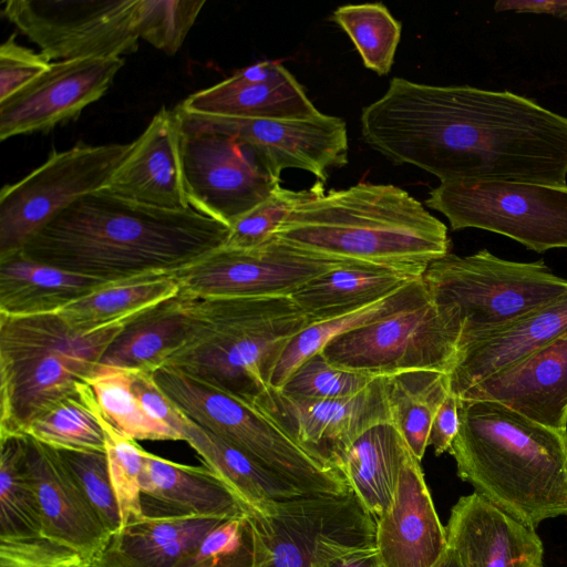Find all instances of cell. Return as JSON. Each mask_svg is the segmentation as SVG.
Returning a JSON list of instances; mask_svg holds the SVG:
<instances>
[{
    "mask_svg": "<svg viewBox=\"0 0 567 567\" xmlns=\"http://www.w3.org/2000/svg\"><path fill=\"white\" fill-rule=\"evenodd\" d=\"M131 372L133 391L145 413L183 436L186 415L159 388L154 372L138 369H131Z\"/></svg>",
    "mask_w": 567,
    "mask_h": 567,
    "instance_id": "c3c4849f",
    "label": "cell"
},
{
    "mask_svg": "<svg viewBox=\"0 0 567 567\" xmlns=\"http://www.w3.org/2000/svg\"><path fill=\"white\" fill-rule=\"evenodd\" d=\"M103 525L114 535L123 527L118 502L113 489L105 452L56 450Z\"/></svg>",
    "mask_w": 567,
    "mask_h": 567,
    "instance_id": "f6af8a7d",
    "label": "cell"
},
{
    "mask_svg": "<svg viewBox=\"0 0 567 567\" xmlns=\"http://www.w3.org/2000/svg\"><path fill=\"white\" fill-rule=\"evenodd\" d=\"M421 277L393 266L351 261L311 279L290 297L311 324L377 302Z\"/></svg>",
    "mask_w": 567,
    "mask_h": 567,
    "instance_id": "4316f807",
    "label": "cell"
},
{
    "mask_svg": "<svg viewBox=\"0 0 567 567\" xmlns=\"http://www.w3.org/2000/svg\"><path fill=\"white\" fill-rule=\"evenodd\" d=\"M258 546L247 516L223 518L175 567H257Z\"/></svg>",
    "mask_w": 567,
    "mask_h": 567,
    "instance_id": "ab89813d",
    "label": "cell"
},
{
    "mask_svg": "<svg viewBox=\"0 0 567 567\" xmlns=\"http://www.w3.org/2000/svg\"><path fill=\"white\" fill-rule=\"evenodd\" d=\"M29 436L55 450L105 452L99 405L86 381L35 417Z\"/></svg>",
    "mask_w": 567,
    "mask_h": 567,
    "instance_id": "d590c367",
    "label": "cell"
},
{
    "mask_svg": "<svg viewBox=\"0 0 567 567\" xmlns=\"http://www.w3.org/2000/svg\"><path fill=\"white\" fill-rule=\"evenodd\" d=\"M183 130L221 133L248 145L280 178L284 169L309 172L324 183L329 171L348 163L346 122L319 113L305 120L239 118L193 113L175 106Z\"/></svg>",
    "mask_w": 567,
    "mask_h": 567,
    "instance_id": "2e32d148",
    "label": "cell"
},
{
    "mask_svg": "<svg viewBox=\"0 0 567 567\" xmlns=\"http://www.w3.org/2000/svg\"><path fill=\"white\" fill-rule=\"evenodd\" d=\"M178 106L187 112L239 118L305 120L320 111L303 86L278 61H260L193 93Z\"/></svg>",
    "mask_w": 567,
    "mask_h": 567,
    "instance_id": "44dd1931",
    "label": "cell"
},
{
    "mask_svg": "<svg viewBox=\"0 0 567 567\" xmlns=\"http://www.w3.org/2000/svg\"><path fill=\"white\" fill-rule=\"evenodd\" d=\"M422 280L435 302L458 311L461 339L498 329L567 292V279L543 260L512 261L487 249L449 252L427 266Z\"/></svg>",
    "mask_w": 567,
    "mask_h": 567,
    "instance_id": "ba28073f",
    "label": "cell"
},
{
    "mask_svg": "<svg viewBox=\"0 0 567 567\" xmlns=\"http://www.w3.org/2000/svg\"><path fill=\"white\" fill-rule=\"evenodd\" d=\"M99 419L105 437L109 474L121 509L123 527L143 518L141 475L145 450L116 431L103 416Z\"/></svg>",
    "mask_w": 567,
    "mask_h": 567,
    "instance_id": "b9f144b4",
    "label": "cell"
},
{
    "mask_svg": "<svg viewBox=\"0 0 567 567\" xmlns=\"http://www.w3.org/2000/svg\"><path fill=\"white\" fill-rule=\"evenodd\" d=\"M179 291L177 272L140 275L105 282L58 313L73 329L91 331L132 319Z\"/></svg>",
    "mask_w": 567,
    "mask_h": 567,
    "instance_id": "d6a6232c",
    "label": "cell"
},
{
    "mask_svg": "<svg viewBox=\"0 0 567 567\" xmlns=\"http://www.w3.org/2000/svg\"><path fill=\"white\" fill-rule=\"evenodd\" d=\"M462 330L458 311L435 302L426 291L410 305L336 337L321 352L336 365L375 375L412 370L450 374Z\"/></svg>",
    "mask_w": 567,
    "mask_h": 567,
    "instance_id": "9c48e42d",
    "label": "cell"
},
{
    "mask_svg": "<svg viewBox=\"0 0 567 567\" xmlns=\"http://www.w3.org/2000/svg\"><path fill=\"white\" fill-rule=\"evenodd\" d=\"M458 399L497 402L543 425L567 429V330Z\"/></svg>",
    "mask_w": 567,
    "mask_h": 567,
    "instance_id": "ffe728a7",
    "label": "cell"
},
{
    "mask_svg": "<svg viewBox=\"0 0 567 567\" xmlns=\"http://www.w3.org/2000/svg\"><path fill=\"white\" fill-rule=\"evenodd\" d=\"M432 567H463L456 551L447 546L444 554Z\"/></svg>",
    "mask_w": 567,
    "mask_h": 567,
    "instance_id": "f5cc1de1",
    "label": "cell"
},
{
    "mask_svg": "<svg viewBox=\"0 0 567 567\" xmlns=\"http://www.w3.org/2000/svg\"><path fill=\"white\" fill-rule=\"evenodd\" d=\"M458 415L449 453L462 481L532 528L567 516V429L492 401L460 400Z\"/></svg>",
    "mask_w": 567,
    "mask_h": 567,
    "instance_id": "3957f363",
    "label": "cell"
},
{
    "mask_svg": "<svg viewBox=\"0 0 567 567\" xmlns=\"http://www.w3.org/2000/svg\"><path fill=\"white\" fill-rule=\"evenodd\" d=\"M379 377L331 363L322 352L303 361L288 378L281 392L291 396L336 399L354 395Z\"/></svg>",
    "mask_w": 567,
    "mask_h": 567,
    "instance_id": "ee69618b",
    "label": "cell"
},
{
    "mask_svg": "<svg viewBox=\"0 0 567 567\" xmlns=\"http://www.w3.org/2000/svg\"><path fill=\"white\" fill-rule=\"evenodd\" d=\"M132 143L76 144L52 152L0 192V258L20 251L53 217L79 198L105 188Z\"/></svg>",
    "mask_w": 567,
    "mask_h": 567,
    "instance_id": "7c38bea8",
    "label": "cell"
},
{
    "mask_svg": "<svg viewBox=\"0 0 567 567\" xmlns=\"http://www.w3.org/2000/svg\"><path fill=\"white\" fill-rule=\"evenodd\" d=\"M25 464L42 516V536L99 554L112 537L55 449L25 436Z\"/></svg>",
    "mask_w": 567,
    "mask_h": 567,
    "instance_id": "603a6c76",
    "label": "cell"
},
{
    "mask_svg": "<svg viewBox=\"0 0 567 567\" xmlns=\"http://www.w3.org/2000/svg\"><path fill=\"white\" fill-rule=\"evenodd\" d=\"M452 230L478 228L536 252L567 248V186L518 182L440 183L425 199Z\"/></svg>",
    "mask_w": 567,
    "mask_h": 567,
    "instance_id": "8fae6325",
    "label": "cell"
},
{
    "mask_svg": "<svg viewBox=\"0 0 567 567\" xmlns=\"http://www.w3.org/2000/svg\"><path fill=\"white\" fill-rule=\"evenodd\" d=\"M130 320L79 331L58 312L0 315V439L25 436L35 417L75 392Z\"/></svg>",
    "mask_w": 567,
    "mask_h": 567,
    "instance_id": "8992f818",
    "label": "cell"
},
{
    "mask_svg": "<svg viewBox=\"0 0 567 567\" xmlns=\"http://www.w3.org/2000/svg\"><path fill=\"white\" fill-rule=\"evenodd\" d=\"M86 382L105 420L125 437L184 441L181 434L145 413L133 391L131 369L99 364Z\"/></svg>",
    "mask_w": 567,
    "mask_h": 567,
    "instance_id": "74e56055",
    "label": "cell"
},
{
    "mask_svg": "<svg viewBox=\"0 0 567 567\" xmlns=\"http://www.w3.org/2000/svg\"><path fill=\"white\" fill-rule=\"evenodd\" d=\"M42 516L25 464V436L0 439V538L41 537Z\"/></svg>",
    "mask_w": 567,
    "mask_h": 567,
    "instance_id": "8d00e7d4",
    "label": "cell"
},
{
    "mask_svg": "<svg viewBox=\"0 0 567 567\" xmlns=\"http://www.w3.org/2000/svg\"><path fill=\"white\" fill-rule=\"evenodd\" d=\"M458 405V398L450 390L431 425L429 445L433 446L435 455H441L451 449L460 427Z\"/></svg>",
    "mask_w": 567,
    "mask_h": 567,
    "instance_id": "681fc988",
    "label": "cell"
},
{
    "mask_svg": "<svg viewBox=\"0 0 567 567\" xmlns=\"http://www.w3.org/2000/svg\"><path fill=\"white\" fill-rule=\"evenodd\" d=\"M99 554L85 553L43 536L0 538V567H94Z\"/></svg>",
    "mask_w": 567,
    "mask_h": 567,
    "instance_id": "bcb514c9",
    "label": "cell"
},
{
    "mask_svg": "<svg viewBox=\"0 0 567 567\" xmlns=\"http://www.w3.org/2000/svg\"><path fill=\"white\" fill-rule=\"evenodd\" d=\"M182 126L176 107H162L112 175L105 189L150 207L189 208L183 175Z\"/></svg>",
    "mask_w": 567,
    "mask_h": 567,
    "instance_id": "d6986e66",
    "label": "cell"
},
{
    "mask_svg": "<svg viewBox=\"0 0 567 567\" xmlns=\"http://www.w3.org/2000/svg\"><path fill=\"white\" fill-rule=\"evenodd\" d=\"M159 388L194 423L285 478L303 495H339L344 475L310 454L254 404L168 367L154 371Z\"/></svg>",
    "mask_w": 567,
    "mask_h": 567,
    "instance_id": "52a82bcc",
    "label": "cell"
},
{
    "mask_svg": "<svg viewBox=\"0 0 567 567\" xmlns=\"http://www.w3.org/2000/svg\"><path fill=\"white\" fill-rule=\"evenodd\" d=\"M143 517L247 514L237 495L206 465L178 464L145 451L141 475Z\"/></svg>",
    "mask_w": 567,
    "mask_h": 567,
    "instance_id": "484cf974",
    "label": "cell"
},
{
    "mask_svg": "<svg viewBox=\"0 0 567 567\" xmlns=\"http://www.w3.org/2000/svg\"><path fill=\"white\" fill-rule=\"evenodd\" d=\"M567 330V292L505 326L460 340L449 374L460 398L476 383L520 361Z\"/></svg>",
    "mask_w": 567,
    "mask_h": 567,
    "instance_id": "d4e9b609",
    "label": "cell"
},
{
    "mask_svg": "<svg viewBox=\"0 0 567 567\" xmlns=\"http://www.w3.org/2000/svg\"><path fill=\"white\" fill-rule=\"evenodd\" d=\"M51 62L20 45L12 34L0 45V102L42 74Z\"/></svg>",
    "mask_w": 567,
    "mask_h": 567,
    "instance_id": "7dc6e473",
    "label": "cell"
},
{
    "mask_svg": "<svg viewBox=\"0 0 567 567\" xmlns=\"http://www.w3.org/2000/svg\"><path fill=\"white\" fill-rule=\"evenodd\" d=\"M137 7L138 0H7L2 14L51 62L134 53Z\"/></svg>",
    "mask_w": 567,
    "mask_h": 567,
    "instance_id": "4fadbf2b",
    "label": "cell"
},
{
    "mask_svg": "<svg viewBox=\"0 0 567 567\" xmlns=\"http://www.w3.org/2000/svg\"><path fill=\"white\" fill-rule=\"evenodd\" d=\"M252 404L310 454L334 467L339 456L362 433L391 421L385 375L351 396L301 398L269 388Z\"/></svg>",
    "mask_w": 567,
    "mask_h": 567,
    "instance_id": "e0dca14e",
    "label": "cell"
},
{
    "mask_svg": "<svg viewBox=\"0 0 567 567\" xmlns=\"http://www.w3.org/2000/svg\"><path fill=\"white\" fill-rule=\"evenodd\" d=\"M324 193V183L317 181L307 189L279 186L257 207L237 219L229 228L223 246L228 249H251L272 238L290 214L301 204Z\"/></svg>",
    "mask_w": 567,
    "mask_h": 567,
    "instance_id": "60d3db41",
    "label": "cell"
},
{
    "mask_svg": "<svg viewBox=\"0 0 567 567\" xmlns=\"http://www.w3.org/2000/svg\"><path fill=\"white\" fill-rule=\"evenodd\" d=\"M181 146L189 206L228 227L280 186L258 155L233 136L182 128Z\"/></svg>",
    "mask_w": 567,
    "mask_h": 567,
    "instance_id": "9a60e30c",
    "label": "cell"
},
{
    "mask_svg": "<svg viewBox=\"0 0 567 567\" xmlns=\"http://www.w3.org/2000/svg\"><path fill=\"white\" fill-rule=\"evenodd\" d=\"M301 249L420 276L450 252L447 227L406 190L359 183L298 206L275 234Z\"/></svg>",
    "mask_w": 567,
    "mask_h": 567,
    "instance_id": "277c9868",
    "label": "cell"
},
{
    "mask_svg": "<svg viewBox=\"0 0 567 567\" xmlns=\"http://www.w3.org/2000/svg\"><path fill=\"white\" fill-rule=\"evenodd\" d=\"M391 422L417 461L424 456L433 419L450 392L449 374L412 370L385 375Z\"/></svg>",
    "mask_w": 567,
    "mask_h": 567,
    "instance_id": "836d02e7",
    "label": "cell"
},
{
    "mask_svg": "<svg viewBox=\"0 0 567 567\" xmlns=\"http://www.w3.org/2000/svg\"><path fill=\"white\" fill-rule=\"evenodd\" d=\"M183 436L202 458L204 465L237 495L247 513L262 512L271 502L303 495L285 478L261 466L187 416L183 426Z\"/></svg>",
    "mask_w": 567,
    "mask_h": 567,
    "instance_id": "1f68e13d",
    "label": "cell"
},
{
    "mask_svg": "<svg viewBox=\"0 0 567 567\" xmlns=\"http://www.w3.org/2000/svg\"><path fill=\"white\" fill-rule=\"evenodd\" d=\"M447 546L463 567H542L543 543L535 532L478 493L462 496L445 526Z\"/></svg>",
    "mask_w": 567,
    "mask_h": 567,
    "instance_id": "7402d4cb",
    "label": "cell"
},
{
    "mask_svg": "<svg viewBox=\"0 0 567 567\" xmlns=\"http://www.w3.org/2000/svg\"><path fill=\"white\" fill-rule=\"evenodd\" d=\"M360 125L373 151L440 183L567 186V116L509 91L393 78Z\"/></svg>",
    "mask_w": 567,
    "mask_h": 567,
    "instance_id": "6da1fadb",
    "label": "cell"
},
{
    "mask_svg": "<svg viewBox=\"0 0 567 567\" xmlns=\"http://www.w3.org/2000/svg\"><path fill=\"white\" fill-rule=\"evenodd\" d=\"M412 456L399 430L389 421L362 433L339 456L336 466L377 520L389 509L402 470Z\"/></svg>",
    "mask_w": 567,
    "mask_h": 567,
    "instance_id": "83f0119b",
    "label": "cell"
},
{
    "mask_svg": "<svg viewBox=\"0 0 567 567\" xmlns=\"http://www.w3.org/2000/svg\"><path fill=\"white\" fill-rule=\"evenodd\" d=\"M205 3V0H138L136 29L140 39L174 55Z\"/></svg>",
    "mask_w": 567,
    "mask_h": 567,
    "instance_id": "7bdbcfd3",
    "label": "cell"
},
{
    "mask_svg": "<svg viewBox=\"0 0 567 567\" xmlns=\"http://www.w3.org/2000/svg\"><path fill=\"white\" fill-rule=\"evenodd\" d=\"M193 297L187 333L162 367L252 404L307 318L290 296Z\"/></svg>",
    "mask_w": 567,
    "mask_h": 567,
    "instance_id": "5b68a950",
    "label": "cell"
},
{
    "mask_svg": "<svg viewBox=\"0 0 567 567\" xmlns=\"http://www.w3.org/2000/svg\"><path fill=\"white\" fill-rule=\"evenodd\" d=\"M262 561L269 567H326L349 551L373 547L374 517L350 489L301 495L248 512Z\"/></svg>",
    "mask_w": 567,
    "mask_h": 567,
    "instance_id": "30bf717a",
    "label": "cell"
},
{
    "mask_svg": "<svg viewBox=\"0 0 567 567\" xmlns=\"http://www.w3.org/2000/svg\"><path fill=\"white\" fill-rule=\"evenodd\" d=\"M109 281L49 266L17 251L0 258V315L53 313Z\"/></svg>",
    "mask_w": 567,
    "mask_h": 567,
    "instance_id": "f1b7e54d",
    "label": "cell"
},
{
    "mask_svg": "<svg viewBox=\"0 0 567 567\" xmlns=\"http://www.w3.org/2000/svg\"><path fill=\"white\" fill-rule=\"evenodd\" d=\"M332 20L348 34L367 69L379 75L390 72L402 25L383 3L341 6Z\"/></svg>",
    "mask_w": 567,
    "mask_h": 567,
    "instance_id": "f35d334b",
    "label": "cell"
},
{
    "mask_svg": "<svg viewBox=\"0 0 567 567\" xmlns=\"http://www.w3.org/2000/svg\"><path fill=\"white\" fill-rule=\"evenodd\" d=\"M194 297L181 291L131 319L112 341L100 364L154 372L183 342Z\"/></svg>",
    "mask_w": 567,
    "mask_h": 567,
    "instance_id": "f546056e",
    "label": "cell"
},
{
    "mask_svg": "<svg viewBox=\"0 0 567 567\" xmlns=\"http://www.w3.org/2000/svg\"><path fill=\"white\" fill-rule=\"evenodd\" d=\"M223 518L143 517L112 535L105 549L125 567H175Z\"/></svg>",
    "mask_w": 567,
    "mask_h": 567,
    "instance_id": "4dcf8cb0",
    "label": "cell"
},
{
    "mask_svg": "<svg viewBox=\"0 0 567 567\" xmlns=\"http://www.w3.org/2000/svg\"><path fill=\"white\" fill-rule=\"evenodd\" d=\"M326 567H384L377 546L357 549L341 555Z\"/></svg>",
    "mask_w": 567,
    "mask_h": 567,
    "instance_id": "816d5d0a",
    "label": "cell"
},
{
    "mask_svg": "<svg viewBox=\"0 0 567 567\" xmlns=\"http://www.w3.org/2000/svg\"><path fill=\"white\" fill-rule=\"evenodd\" d=\"M124 65L123 58L51 62L29 84L0 102V140L49 131L100 100Z\"/></svg>",
    "mask_w": 567,
    "mask_h": 567,
    "instance_id": "ac0fdd59",
    "label": "cell"
},
{
    "mask_svg": "<svg viewBox=\"0 0 567 567\" xmlns=\"http://www.w3.org/2000/svg\"><path fill=\"white\" fill-rule=\"evenodd\" d=\"M351 261L274 236L251 249L221 247L177 275L181 289L199 298L290 296L311 279Z\"/></svg>",
    "mask_w": 567,
    "mask_h": 567,
    "instance_id": "5bb4252c",
    "label": "cell"
},
{
    "mask_svg": "<svg viewBox=\"0 0 567 567\" xmlns=\"http://www.w3.org/2000/svg\"><path fill=\"white\" fill-rule=\"evenodd\" d=\"M258 567H269V566H267V565H260V566H258Z\"/></svg>",
    "mask_w": 567,
    "mask_h": 567,
    "instance_id": "11a10c76",
    "label": "cell"
},
{
    "mask_svg": "<svg viewBox=\"0 0 567 567\" xmlns=\"http://www.w3.org/2000/svg\"><path fill=\"white\" fill-rule=\"evenodd\" d=\"M427 291L422 277L390 296L347 315L311 323L297 333L284 350L271 379V388L280 390L291 373L336 337L385 317L419 299Z\"/></svg>",
    "mask_w": 567,
    "mask_h": 567,
    "instance_id": "e575fe53",
    "label": "cell"
},
{
    "mask_svg": "<svg viewBox=\"0 0 567 567\" xmlns=\"http://www.w3.org/2000/svg\"><path fill=\"white\" fill-rule=\"evenodd\" d=\"M229 231L192 207H150L103 188L60 212L20 251L66 271L116 281L179 272L221 248Z\"/></svg>",
    "mask_w": 567,
    "mask_h": 567,
    "instance_id": "7a4b0ae2",
    "label": "cell"
},
{
    "mask_svg": "<svg viewBox=\"0 0 567 567\" xmlns=\"http://www.w3.org/2000/svg\"><path fill=\"white\" fill-rule=\"evenodd\" d=\"M375 523L384 567H432L444 554L446 530L414 456L402 470L389 509Z\"/></svg>",
    "mask_w": 567,
    "mask_h": 567,
    "instance_id": "cb8c5ba5",
    "label": "cell"
},
{
    "mask_svg": "<svg viewBox=\"0 0 567 567\" xmlns=\"http://www.w3.org/2000/svg\"><path fill=\"white\" fill-rule=\"evenodd\" d=\"M494 10L542 13L567 20V0H499L495 2Z\"/></svg>",
    "mask_w": 567,
    "mask_h": 567,
    "instance_id": "f907efd6",
    "label": "cell"
},
{
    "mask_svg": "<svg viewBox=\"0 0 567 567\" xmlns=\"http://www.w3.org/2000/svg\"><path fill=\"white\" fill-rule=\"evenodd\" d=\"M94 567H125L105 548L97 555Z\"/></svg>",
    "mask_w": 567,
    "mask_h": 567,
    "instance_id": "db71d44e",
    "label": "cell"
}]
</instances>
